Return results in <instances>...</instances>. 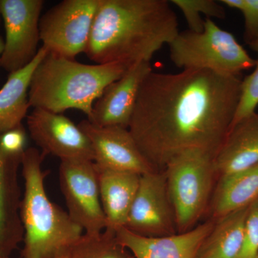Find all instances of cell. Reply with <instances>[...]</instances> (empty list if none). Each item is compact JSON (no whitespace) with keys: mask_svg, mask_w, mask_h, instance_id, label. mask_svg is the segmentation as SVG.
I'll use <instances>...</instances> for the list:
<instances>
[{"mask_svg":"<svg viewBox=\"0 0 258 258\" xmlns=\"http://www.w3.org/2000/svg\"><path fill=\"white\" fill-rule=\"evenodd\" d=\"M66 253L69 258H134L117 242L115 232L108 230L97 235L83 234Z\"/></svg>","mask_w":258,"mask_h":258,"instance_id":"21","label":"cell"},{"mask_svg":"<svg viewBox=\"0 0 258 258\" xmlns=\"http://www.w3.org/2000/svg\"><path fill=\"white\" fill-rule=\"evenodd\" d=\"M242 76L208 70L151 71L139 89L128 130L158 171L178 154L198 149L214 158L230 130Z\"/></svg>","mask_w":258,"mask_h":258,"instance_id":"1","label":"cell"},{"mask_svg":"<svg viewBox=\"0 0 258 258\" xmlns=\"http://www.w3.org/2000/svg\"><path fill=\"white\" fill-rule=\"evenodd\" d=\"M58 258H69L68 257V254L67 253L62 254V255L60 256Z\"/></svg>","mask_w":258,"mask_h":258,"instance_id":"28","label":"cell"},{"mask_svg":"<svg viewBox=\"0 0 258 258\" xmlns=\"http://www.w3.org/2000/svg\"><path fill=\"white\" fill-rule=\"evenodd\" d=\"M249 46L257 52V59L253 72L242 79L240 101L230 128L244 117L256 112L258 106V40L249 44Z\"/></svg>","mask_w":258,"mask_h":258,"instance_id":"23","label":"cell"},{"mask_svg":"<svg viewBox=\"0 0 258 258\" xmlns=\"http://www.w3.org/2000/svg\"><path fill=\"white\" fill-rule=\"evenodd\" d=\"M45 157L35 147L27 148L22 157L25 190L20 204L24 229L21 258H58L84 232L47 196L44 181L48 172L42 168Z\"/></svg>","mask_w":258,"mask_h":258,"instance_id":"4","label":"cell"},{"mask_svg":"<svg viewBox=\"0 0 258 258\" xmlns=\"http://www.w3.org/2000/svg\"><path fill=\"white\" fill-rule=\"evenodd\" d=\"M131 66L124 62L83 64L47 52L32 75L29 103L33 108L56 113L79 110L89 118L105 88Z\"/></svg>","mask_w":258,"mask_h":258,"instance_id":"3","label":"cell"},{"mask_svg":"<svg viewBox=\"0 0 258 258\" xmlns=\"http://www.w3.org/2000/svg\"><path fill=\"white\" fill-rule=\"evenodd\" d=\"M42 0H0L4 49L0 66L13 74L30 64L38 52Z\"/></svg>","mask_w":258,"mask_h":258,"instance_id":"9","label":"cell"},{"mask_svg":"<svg viewBox=\"0 0 258 258\" xmlns=\"http://www.w3.org/2000/svg\"><path fill=\"white\" fill-rule=\"evenodd\" d=\"M258 254V200L249 206L243 238L236 258H256Z\"/></svg>","mask_w":258,"mask_h":258,"instance_id":"25","label":"cell"},{"mask_svg":"<svg viewBox=\"0 0 258 258\" xmlns=\"http://www.w3.org/2000/svg\"><path fill=\"white\" fill-rule=\"evenodd\" d=\"M22 157L8 154L0 145V257H10L23 242L19 182Z\"/></svg>","mask_w":258,"mask_h":258,"instance_id":"15","label":"cell"},{"mask_svg":"<svg viewBox=\"0 0 258 258\" xmlns=\"http://www.w3.org/2000/svg\"><path fill=\"white\" fill-rule=\"evenodd\" d=\"M169 3L181 10L189 30L192 32L203 31L205 20L202 15L208 19L225 18V10L221 3L215 0H171Z\"/></svg>","mask_w":258,"mask_h":258,"instance_id":"22","label":"cell"},{"mask_svg":"<svg viewBox=\"0 0 258 258\" xmlns=\"http://www.w3.org/2000/svg\"><path fill=\"white\" fill-rule=\"evenodd\" d=\"M208 210L217 220L258 200V162L244 170L217 179Z\"/></svg>","mask_w":258,"mask_h":258,"instance_id":"18","label":"cell"},{"mask_svg":"<svg viewBox=\"0 0 258 258\" xmlns=\"http://www.w3.org/2000/svg\"><path fill=\"white\" fill-rule=\"evenodd\" d=\"M100 2L64 0L47 10L39 25L42 47L69 59L85 53Z\"/></svg>","mask_w":258,"mask_h":258,"instance_id":"7","label":"cell"},{"mask_svg":"<svg viewBox=\"0 0 258 258\" xmlns=\"http://www.w3.org/2000/svg\"><path fill=\"white\" fill-rule=\"evenodd\" d=\"M163 171L177 233L192 230L208 210L217 180L214 157L198 149L185 151L172 158Z\"/></svg>","mask_w":258,"mask_h":258,"instance_id":"6","label":"cell"},{"mask_svg":"<svg viewBox=\"0 0 258 258\" xmlns=\"http://www.w3.org/2000/svg\"><path fill=\"white\" fill-rule=\"evenodd\" d=\"M178 25L166 0H101L85 53L96 64L150 62Z\"/></svg>","mask_w":258,"mask_h":258,"instance_id":"2","label":"cell"},{"mask_svg":"<svg viewBox=\"0 0 258 258\" xmlns=\"http://www.w3.org/2000/svg\"><path fill=\"white\" fill-rule=\"evenodd\" d=\"M3 49H4V40L0 35V57H1L2 53H3ZM0 68H1V66H0Z\"/></svg>","mask_w":258,"mask_h":258,"instance_id":"27","label":"cell"},{"mask_svg":"<svg viewBox=\"0 0 258 258\" xmlns=\"http://www.w3.org/2000/svg\"><path fill=\"white\" fill-rule=\"evenodd\" d=\"M1 22H2V18H1V15H0V25H1Z\"/></svg>","mask_w":258,"mask_h":258,"instance_id":"29","label":"cell"},{"mask_svg":"<svg viewBox=\"0 0 258 258\" xmlns=\"http://www.w3.org/2000/svg\"><path fill=\"white\" fill-rule=\"evenodd\" d=\"M78 125L91 142L98 167L140 175L158 171L141 152L128 128L100 126L88 119Z\"/></svg>","mask_w":258,"mask_h":258,"instance_id":"12","label":"cell"},{"mask_svg":"<svg viewBox=\"0 0 258 258\" xmlns=\"http://www.w3.org/2000/svg\"><path fill=\"white\" fill-rule=\"evenodd\" d=\"M59 181L68 213L89 235L106 230V216L102 208L96 164L93 161H60Z\"/></svg>","mask_w":258,"mask_h":258,"instance_id":"8","label":"cell"},{"mask_svg":"<svg viewBox=\"0 0 258 258\" xmlns=\"http://www.w3.org/2000/svg\"><path fill=\"white\" fill-rule=\"evenodd\" d=\"M96 166L106 230L115 232L124 227L140 183V174Z\"/></svg>","mask_w":258,"mask_h":258,"instance_id":"17","label":"cell"},{"mask_svg":"<svg viewBox=\"0 0 258 258\" xmlns=\"http://www.w3.org/2000/svg\"><path fill=\"white\" fill-rule=\"evenodd\" d=\"M43 47L39 48L34 60L26 67L9 74L8 81L0 89V134L23 124L30 108L28 92L32 75L47 55Z\"/></svg>","mask_w":258,"mask_h":258,"instance_id":"19","label":"cell"},{"mask_svg":"<svg viewBox=\"0 0 258 258\" xmlns=\"http://www.w3.org/2000/svg\"><path fill=\"white\" fill-rule=\"evenodd\" d=\"M257 162L258 113L254 112L231 127L214 158V167L218 179Z\"/></svg>","mask_w":258,"mask_h":258,"instance_id":"16","label":"cell"},{"mask_svg":"<svg viewBox=\"0 0 258 258\" xmlns=\"http://www.w3.org/2000/svg\"><path fill=\"white\" fill-rule=\"evenodd\" d=\"M256 258H258V254H257V257H256Z\"/></svg>","mask_w":258,"mask_h":258,"instance_id":"31","label":"cell"},{"mask_svg":"<svg viewBox=\"0 0 258 258\" xmlns=\"http://www.w3.org/2000/svg\"><path fill=\"white\" fill-rule=\"evenodd\" d=\"M220 3L243 15L244 40L247 45L258 40V0H221Z\"/></svg>","mask_w":258,"mask_h":258,"instance_id":"24","label":"cell"},{"mask_svg":"<svg viewBox=\"0 0 258 258\" xmlns=\"http://www.w3.org/2000/svg\"><path fill=\"white\" fill-rule=\"evenodd\" d=\"M215 223L209 219L188 232L159 237L137 235L123 227L115 231V238L134 258H197Z\"/></svg>","mask_w":258,"mask_h":258,"instance_id":"14","label":"cell"},{"mask_svg":"<svg viewBox=\"0 0 258 258\" xmlns=\"http://www.w3.org/2000/svg\"><path fill=\"white\" fill-rule=\"evenodd\" d=\"M26 118L30 137L44 155L55 156L61 161H93L92 146L87 136L62 113L33 108Z\"/></svg>","mask_w":258,"mask_h":258,"instance_id":"11","label":"cell"},{"mask_svg":"<svg viewBox=\"0 0 258 258\" xmlns=\"http://www.w3.org/2000/svg\"><path fill=\"white\" fill-rule=\"evenodd\" d=\"M124 227L144 237H165L177 233L164 171L141 176Z\"/></svg>","mask_w":258,"mask_h":258,"instance_id":"10","label":"cell"},{"mask_svg":"<svg viewBox=\"0 0 258 258\" xmlns=\"http://www.w3.org/2000/svg\"><path fill=\"white\" fill-rule=\"evenodd\" d=\"M168 45L171 62L182 70H208L237 76L256 64L233 35L212 19L205 20L203 31L179 32Z\"/></svg>","mask_w":258,"mask_h":258,"instance_id":"5","label":"cell"},{"mask_svg":"<svg viewBox=\"0 0 258 258\" xmlns=\"http://www.w3.org/2000/svg\"><path fill=\"white\" fill-rule=\"evenodd\" d=\"M0 258H11V257H0Z\"/></svg>","mask_w":258,"mask_h":258,"instance_id":"30","label":"cell"},{"mask_svg":"<svg viewBox=\"0 0 258 258\" xmlns=\"http://www.w3.org/2000/svg\"><path fill=\"white\" fill-rule=\"evenodd\" d=\"M27 133L23 124L0 134V145L8 154L23 156L26 150Z\"/></svg>","mask_w":258,"mask_h":258,"instance_id":"26","label":"cell"},{"mask_svg":"<svg viewBox=\"0 0 258 258\" xmlns=\"http://www.w3.org/2000/svg\"><path fill=\"white\" fill-rule=\"evenodd\" d=\"M249 206L215 220L197 258H236L242 245Z\"/></svg>","mask_w":258,"mask_h":258,"instance_id":"20","label":"cell"},{"mask_svg":"<svg viewBox=\"0 0 258 258\" xmlns=\"http://www.w3.org/2000/svg\"><path fill=\"white\" fill-rule=\"evenodd\" d=\"M151 71L150 62L131 66L120 79L105 88L87 119L100 126L128 128L141 85Z\"/></svg>","mask_w":258,"mask_h":258,"instance_id":"13","label":"cell"}]
</instances>
